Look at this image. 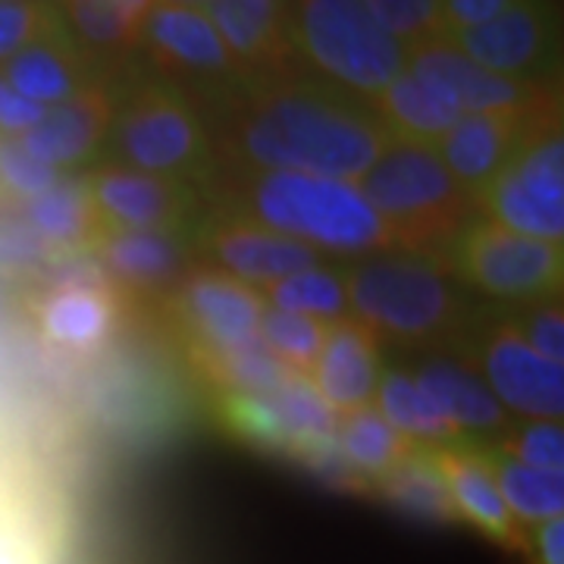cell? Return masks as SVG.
I'll use <instances>...</instances> for the list:
<instances>
[{
  "label": "cell",
  "mask_w": 564,
  "mask_h": 564,
  "mask_svg": "<svg viewBox=\"0 0 564 564\" xmlns=\"http://www.w3.org/2000/svg\"><path fill=\"white\" fill-rule=\"evenodd\" d=\"M226 98L210 141L214 163L236 180L307 173L358 182L392 141L370 104L295 69L239 82Z\"/></svg>",
  "instance_id": "obj_1"
},
{
  "label": "cell",
  "mask_w": 564,
  "mask_h": 564,
  "mask_svg": "<svg viewBox=\"0 0 564 564\" xmlns=\"http://www.w3.org/2000/svg\"><path fill=\"white\" fill-rule=\"evenodd\" d=\"M245 220L326 254L395 251L392 232L355 182L307 173H258L239 180Z\"/></svg>",
  "instance_id": "obj_2"
},
{
  "label": "cell",
  "mask_w": 564,
  "mask_h": 564,
  "mask_svg": "<svg viewBox=\"0 0 564 564\" xmlns=\"http://www.w3.org/2000/svg\"><path fill=\"white\" fill-rule=\"evenodd\" d=\"M355 185L389 226L395 251L404 254H440L477 210L433 148L402 139L389 141Z\"/></svg>",
  "instance_id": "obj_3"
},
{
  "label": "cell",
  "mask_w": 564,
  "mask_h": 564,
  "mask_svg": "<svg viewBox=\"0 0 564 564\" xmlns=\"http://www.w3.org/2000/svg\"><path fill=\"white\" fill-rule=\"evenodd\" d=\"M285 35L292 57L317 79L367 104L408 63V47L370 17L364 0H285Z\"/></svg>",
  "instance_id": "obj_4"
},
{
  "label": "cell",
  "mask_w": 564,
  "mask_h": 564,
  "mask_svg": "<svg viewBox=\"0 0 564 564\" xmlns=\"http://www.w3.org/2000/svg\"><path fill=\"white\" fill-rule=\"evenodd\" d=\"M345 292L348 314L367 323L380 343L436 345L462 323L464 304L440 254L373 258L345 276Z\"/></svg>",
  "instance_id": "obj_5"
},
{
  "label": "cell",
  "mask_w": 564,
  "mask_h": 564,
  "mask_svg": "<svg viewBox=\"0 0 564 564\" xmlns=\"http://www.w3.org/2000/svg\"><path fill=\"white\" fill-rule=\"evenodd\" d=\"M110 132L120 161L144 173L188 182L217 170L210 129L192 98L173 82L135 85L113 113Z\"/></svg>",
  "instance_id": "obj_6"
},
{
  "label": "cell",
  "mask_w": 564,
  "mask_h": 564,
  "mask_svg": "<svg viewBox=\"0 0 564 564\" xmlns=\"http://www.w3.org/2000/svg\"><path fill=\"white\" fill-rule=\"evenodd\" d=\"M492 223L549 242L564 236L562 104L543 110L502 170L474 195Z\"/></svg>",
  "instance_id": "obj_7"
},
{
  "label": "cell",
  "mask_w": 564,
  "mask_h": 564,
  "mask_svg": "<svg viewBox=\"0 0 564 564\" xmlns=\"http://www.w3.org/2000/svg\"><path fill=\"white\" fill-rule=\"evenodd\" d=\"M452 267L477 292L502 302H549L562 299L564 248L499 223H467L455 239Z\"/></svg>",
  "instance_id": "obj_8"
},
{
  "label": "cell",
  "mask_w": 564,
  "mask_h": 564,
  "mask_svg": "<svg viewBox=\"0 0 564 564\" xmlns=\"http://www.w3.org/2000/svg\"><path fill=\"white\" fill-rule=\"evenodd\" d=\"M489 73L521 82H552L562 57V25L552 0H514L499 17L445 35Z\"/></svg>",
  "instance_id": "obj_9"
},
{
  "label": "cell",
  "mask_w": 564,
  "mask_h": 564,
  "mask_svg": "<svg viewBox=\"0 0 564 564\" xmlns=\"http://www.w3.org/2000/svg\"><path fill=\"white\" fill-rule=\"evenodd\" d=\"M139 47H144L161 79L173 85L185 82V85L229 88L245 82L217 29L204 17V10L154 3L141 20Z\"/></svg>",
  "instance_id": "obj_10"
},
{
  "label": "cell",
  "mask_w": 564,
  "mask_h": 564,
  "mask_svg": "<svg viewBox=\"0 0 564 564\" xmlns=\"http://www.w3.org/2000/svg\"><path fill=\"white\" fill-rule=\"evenodd\" d=\"M263 307L261 292L220 270L185 273L173 289V317L188 351H223L254 339Z\"/></svg>",
  "instance_id": "obj_11"
},
{
  "label": "cell",
  "mask_w": 564,
  "mask_h": 564,
  "mask_svg": "<svg viewBox=\"0 0 564 564\" xmlns=\"http://www.w3.org/2000/svg\"><path fill=\"white\" fill-rule=\"evenodd\" d=\"M404 69L430 85L445 101L455 104L462 113H484V110H521L558 95L552 82H521L489 73L480 63L462 54L445 35L417 41L408 47Z\"/></svg>",
  "instance_id": "obj_12"
},
{
  "label": "cell",
  "mask_w": 564,
  "mask_h": 564,
  "mask_svg": "<svg viewBox=\"0 0 564 564\" xmlns=\"http://www.w3.org/2000/svg\"><path fill=\"white\" fill-rule=\"evenodd\" d=\"M88 198L107 229H144V232H170L185 229L198 195L192 185L158 173H144L126 163H104L85 176Z\"/></svg>",
  "instance_id": "obj_13"
},
{
  "label": "cell",
  "mask_w": 564,
  "mask_h": 564,
  "mask_svg": "<svg viewBox=\"0 0 564 564\" xmlns=\"http://www.w3.org/2000/svg\"><path fill=\"white\" fill-rule=\"evenodd\" d=\"M484 383L492 389L502 408L533 417L562 421L564 370L562 364L545 361L524 339L521 326L511 321L496 323L484 339Z\"/></svg>",
  "instance_id": "obj_14"
},
{
  "label": "cell",
  "mask_w": 564,
  "mask_h": 564,
  "mask_svg": "<svg viewBox=\"0 0 564 564\" xmlns=\"http://www.w3.org/2000/svg\"><path fill=\"white\" fill-rule=\"evenodd\" d=\"M558 101V95L521 107V110H484V113H462L458 122L433 144L436 158L443 161L448 176L474 198L486 182L502 170L508 158L524 141L533 120Z\"/></svg>",
  "instance_id": "obj_15"
},
{
  "label": "cell",
  "mask_w": 564,
  "mask_h": 564,
  "mask_svg": "<svg viewBox=\"0 0 564 564\" xmlns=\"http://www.w3.org/2000/svg\"><path fill=\"white\" fill-rule=\"evenodd\" d=\"M207 251L223 270H229V276L248 285L254 282L261 289L321 263V251L245 217H226L214 223L207 232Z\"/></svg>",
  "instance_id": "obj_16"
},
{
  "label": "cell",
  "mask_w": 564,
  "mask_h": 564,
  "mask_svg": "<svg viewBox=\"0 0 564 564\" xmlns=\"http://www.w3.org/2000/svg\"><path fill=\"white\" fill-rule=\"evenodd\" d=\"M426 455L443 480L455 518H464L467 524H474L480 533L505 545H527L524 527L511 518L484 452L458 448L448 443H430Z\"/></svg>",
  "instance_id": "obj_17"
},
{
  "label": "cell",
  "mask_w": 564,
  "mask_h": 564,
  "mask_svg": "<svg viewBox=\"0 0 564 564\" xmlns=\"http://www.w3.org/2000/svg\"><path fill=\"white\" fill-rule=\"evenodd\" d=\"M314 389L336 414L358 411L377 395L380 383V339L355 314L329 323L326 343L311 377Z\"/></svg>",
  "instance_id": "obj_18"
},
{
  "label": "cell",
  "mask_w": 564,
  "mask_h": 564,
  "mask_svg": "<svg viewBox=\"0 0 564 564\" xmlns=\"http://www.w3.org/2000/svg\"><path fill=\"white\" fill-rule=\"evenodd\" d=\"M0 76L10 82L22 98L41 104L47 110L69 101L91 82H98L95 61L66 32L61 13L39 39L25 44L20 54H13L0 66Z\"/></svg>",
  "instance_id": "obj_19"
},
{
  "label": "cell",
  "mask_w": 564,
  "mask_h": 564,
  "mask_svg": "<svg viewBox=\"0 0 564 564\" xmlns=\"http://www.w3.org/2000/svg\"><path fill=\"white\" fill-rule=\"evenodd\" d=\"M117 101L104 82H91L73 95L69 101L57 104L44 113V120L20 135V144L47 166H79L101 148L110 126H113Z\"/></svg>",
  "instance_id": "obj_20"
},
{
  "label": "cell",
  "mask_w": 564,
  "mask_h": 564,
  "mask_svg": "<svg viewBox=\"0 0 564 564\" xmlns=\"http://www.w3.org/2000/svg\"><path fill=\"white\" fill-rule=\"evenodd\" d=\"M204 17L217 29L242 79L289 69L285 0H210Z\"/></svg>",
  "instance_id": "obj_21"
},
{
  "label": "cell",
  "mask_w": 564,
  "mask_h": 564,
  "mask_svg": "<svg viewBox=\"0 0 564 564\" xmlns=\"http://www.w3.org/2000/svg\"><path fill=\"white\" fill-rule=\"evenodd\" d=\"M91 248L98 254L104 276L129 295H158L176 289L188 263L185 245L170 232L104 229Z\"/></svg>",
  "instance_id": "obj_22"
},
{
  "label": "cell",
  "mask_w": 564,
  "mask_h": 564,
  "mask_svg": "<svg viewBox=\"0 0 564 564\" xmlns=\"http://www.w3.org/2000/svg\"><path fill=\"white\" fill-rule=\"evenodd\" d=\"M39 323L47 343L61 348H95L117 323V299L101 282L66 280L41 302Z\"/></svg>",
  "instance_id": "obj_23"
},
{
  "label": "cell",
  "mask_w": 564,
  "mask_h": 564,
  "mask_svg": "<svg viewBox=\"0 0 564 564\" xmlns=\"http://www.w3.org/2000/svg\"><path fill=\"white\" fill-rule=\"evenodd\" d=\"M417 389L430 408L448 421L458 433L462 430H502L508 426V414L484 383L480 373L455 361H430L417 373Z\"/></svg>",
  "instance_id": "obj_24"
},
{
  "label": "cell",
  "mask_w": 564,
  "mask_h": 564,
  "mask_svg": "<svg viewBox=\"0 0 564 564\" xmlns=\"http://www.w3.org/2000/svg\"><path fill=\"white\" fill-rule=\"evenodd\" d=\"M370 110L377 113V120L383 122V129L392 139L423 144V148H433L462 117L455 104L445 101L443 95H436L430 85H423L408 69L399 73L370 101Z\"/></svg>",
  "instance_id": "obj_25"
},
{
  "label": "cell",
  "mask_w": 564,
  "mask_h": 564,
  "mask_svg": "<svg viewBox=\"0 0 564 564\" xmlns=\"http://www.w3.org/2000/svg\"><path fill=\"white\" fill-rule=\"evenodd\" d=\"M25 223L32 226L41 242L69 251L91 248L107 229L88 198L85 180H63V176L51 188L25 202Z\"/></svg>",
  "instance_id": "obj_26"
},
{
  "label": "cell",
  "mask_w": 564,
  "mask_h": 564,
  "mask_svg": "<svg viewBox=\"0 0 564 564\" xmlns=\"http://www.w3.org/2000/svg\"><path fill=\"white\" fill-rule=\"evenodd\" d=\"M336 445H339L345 462L351 464L361 477H377V480H383L386 474H392L404 458H411L421 448V443L399 433L373 404L339 414Z\"/></svg>",
  "instance_id": "obj_27"
},
{
  "label": "cell",
  "mask_w": 564,
  "mask_h": 564,
  "mask_svg": "<svg viewBox=\"0 0 564 564\" xmlns=\"http://www.w3.org/2000/svg\"><path fill=\"white\" fill-rule=\"evenodd\" d=\"M57 13L95 66L104 61H126L139 47L141 22L110 0H57Z\"/></svg>",
  "instance_id": "obj_28"
},
{
  "label": "cell",
  "mask_w": 564,
  "mask_h": 564,
  "mask_svg": "<svg viewBox=\"0 0 564 564\" xmlns=\"http://www.w3.org/2000/svg\"><path fill=\"white\" fill-rule=\"evenodd\" d=\"M486 464L496 477L511 518L521 527H540L552 518H562L564 511V480L562 474H545L536 467L508 458L499 448L484 452Z\"/></svg>",
  "instance_id": "obj_29"
},
{
  "label": "cell",
  "mask_w": 564,
  "mask_h": 564,
  "mask_svg": "<svg viewBox=\"0 0 564 564\" xmlns=\"http://www.w3.org/2000/svg\"><path fill=\"white\" fill-rule=\"evenodd\" d=\"M377 404H380L377 411L383 414L386 421L392 423L399 433H404L408 440H414V443H452L458 436V430L430 408V402L423 399V392L414 383V377L404 373V370L380 373Z\"/></svg>",
  "instance_id": "obj_30"
},
{
  "label": "cell",
  "mask_w": 564,
  "mask_h": 564,
  "mask_svg": "<svg viewBox=\"0 0 564 564\" xmlns=\"http://www.w3.org/2000/svg\"><path fill=\"white\" fill-rule=\"evenodd\" d=\"M261 295L270 299V307L307 314V317H317V321L326 323L339 321L348 314L345 280L336 276L333 270H321V267H311V270L270 282V285H263Z\"/></svg>",
  "instance_id": "obj_31"
},
{
  "label": "cell",
  "mask_w": 564,
  "mask_h": 564,
  "mask_svg": "<svg viewBox=\"0 0 564 564\" xmlns=\"http://www.w3.org/2000/svg\"><path fill=\"white\" fill-rule=\"evenodd\" d=\"M326 329L329 323L295 314V311H282V307H263L261 323H258V336L261 343L280 358L292 373L311 377L314 364L321 358L323 343H326Z\"/></svg>",
  "instance_id": "obj_32"
},
{
  "label": "cell",
  "mask_w": 564,
  "mask_h": 564,
  "mask_svg": "<svg viewBox=\"0 0 564 564\" xmlns=\"http://www.w3.org/2000/svg\"><path fill=\"white\" fill-rule=\"evenodd\" d=\"M217 408H220L223 426L232 436L251 445H261V448L285 452V455L292 452L285 426L270 399L248 395V392H217Z\"/></svg>",
  "instance_id": "obj_33"
},
{
  "label": "cell",
  "mask_w": 564,
  "mask_h": 564,
  "mask_svg": "<svg viewBox=\"0 0 564 564\" xmlns=\"http://www.w3.org/2000/svg\"><path fill=\"white\" fill-rule=\"evenodd\" d=\"M364 7L404 47L443 35V0H364Z\"/></svg>",
  "instance_id": "obj_34"
},
{
  "label": "cell",
  "mask_w": 564,
  "mask_h": 564,
  "mask_svg": "<svg viewBox=\"0 0 564 564\" xmlns=\"http://www.w3.org/2000/svg\"><path fill=\"white\" fill-rule=\"evenodd\" d=\"M499 452L508 458L536 467L545 474H562L564 470V430L562 421H533L524 423L521 430H514Z\"/></svg>",
  "instance_id": "obj_35"
},
{
  "label": "cell",
  "mask_w": 564,
  "mask_h": 564,
  "mask_svg": "<svg viewBox=\"0 0 564 564\" xmlns=\"http://www.w3.org/2000/svg\"><path fill=\"white\" fill-rule=\"evenodd\" d=\"M57 20L51 0H0V66Z\"/></svg>",
  "instance_id": "obj_36"
},
{
  "label": "cell",
  "mask_w": 564,
  "mask_h": 564,
  "mask_svg": "<svg viewBox=\"0 0 564 564\" xmlns=\"http://www.w3.org/2000/svg\"><path fill=\"white\" fill-rule=\"evenodd\" d=\"M61 180V170L57 166H47V163L35 161L20 139H10V135H0V185L17 195V198H35L44 188H51L54 182Z\"/></svg>",
  "instance_id": "obj_37"
},
{
  "label": "cell",
  "mask_w": 564,
  "mask_h": 564,
  "mask_svg": "<svg viewBox=\"0 0 564 564\" xmlns=\"http://www.w3.org/2000/svg\"><path fill=\"white\" fill-rule=\"evenodd\" d=\"M524 339L536 355H543L545 361L562 364L564 361V314H562V299H549L543 302L527 321Z\"/></svg>",
  "instance_id": "obj_38"
},
{
  "label": "cell",
  "mask_w": 564,
  "mask_h": 564,
  "mask_svg": "<svg viewBox=\"0 0 564 564\" xmlns=\"http://www.w3.org/2000/svg\"><path fill=\"white\" fill-rule=\"evenodd\" d=\"M44 113H47V107L22 98L20 91L0 76V135L20 139L44 120Z\"/></svg>",
  "instance_id": "obj_39"
},
{
  "label": "cell",
  "mask_w": 564,
  "mask_h": 564,
  "mask_svg": "<svg viewBox=\"0 0 564 564\" xmlns=\"http://www.w3.org/2000/svg\"><path fill=\"white\" fill-rule=\"evenodd\" d=\"M508 3H514V0H443V35L492 20Z\"/></svg>",
  "instance_id": "obj_40"
},
{
  "label": "cell",
  "mask_w": 564,
  "mask_h": 564,
  "mask_svg": "<svg viewBox=\"0 0 564 564\" xmlns=\"http://www.w3.org/2000/svg\"><path fill=\"white\" fill-rule=\"evenodd\" d=\"M41 239L25 220H0V263H29L39 258Z\"/></svg>",
  "instance_id": "obj_41"
},
{
  "label": "cell",
  "mask_w": 564,
  "mask_h": 564,
  "mask_svg": "<svg viewBox=\"0 0 564 564\" xmlns=\"http://www.w3.org/2000/svg\"><path fill=\"white\" fill-rule=\"evenodd\" d=\"M527 552H533V564H564V524L562 518H552L536 530L533 543Z\"/></svg>",
  "instance_id": "obj_42"
},
{
  "label": "cell",
  "mask_w": 564,
  "mask_h": 564,
  "mask_svg": "<svg viewBox=\"0 0 564 564\" xmlns=\"http://www.w3.org/2000/svg\"><path fill=\"white\" fill-rule=\"evenodd\" d=\"M110 3H117L122 13H129L132 20L141 22V20H144V13H148V10H151V7H154L158 0H110Z\"/></svg>",
  "instance_id": "obj_43"
},
{
  "label": "cell",
  "mask_w": 564,
  "mask_h": 564,
  "mask_svg": "<svg viewBox=\"0 0 564 564\" xmlns=\"http://www.w3.org/2000/svg\"><path fill=\"white\" fill-rule=\"evenodd\" d=\"M158 3H170V7H188V10H204L210 0H158Z\"/></svg>",
  "instance_id": "obj_44"
}]
</instances>
